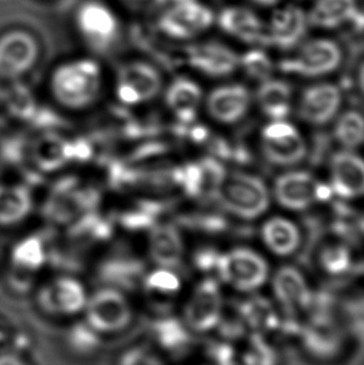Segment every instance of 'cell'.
I'll return each mask as SVG.
<instances>
[{"label": "cell", "mask_w": 364, "mask_h": 365, "mask_svg": "<svg viewBox=\"0 0 364 365\" xmlns=\"http://www.w3.org/2000/svg\"><path fill=\"white\" fill-rule=\"evenodd\" d=\"M104 71L92 57H77L58 64L48 79V90L56 104L68 111L93 106L103 91Z\"/></svg>", "instance_id": "1"}, {"label": "cell", "mask_w": 364, "mask_h": 365, "mask_svg": "<svg viewBox=\"0 0 364 365\" xmlns=\"http://www.w3.org/2000/svg\"><path fill=\"white\" fill-rule=\"evenodd\" d=\"M216 12L201 0H175L158 12L155 26L160 36L172 42L200 40L215 26Z\"/></svg>", "instance_id": "2"}, {"label": "cell", "mask_w": 364, "mask_h": 365, "mask_svg": "<svg viewBox=\"0 0 364 365\" xmlns=\"http://www.w3.org/2000/svg\"><path fill=\"white\" fill-rule=\"evenodd\" d=\"M75 29L94 53L113 49L121 36V21L113 6L103 0H85L75 12Z\"/></svg>", "instance_id": "3"}, {"label": "cell", "mask_w": 364, "mask_h": 365, "mask_svg": "<svg viewBox=\"0 0 364 365\" xmlns=\"http://www.w3.org/2000/svg\"><path fill=\"white\" fill-rule=\"evenodd\" d=\"M290 56L280 62L279 68L288 74L320 77L335 72L343 61L344 51L338 41L327 36L306 38Z\"/></svg>", "instance_id": "4"}, {"label": "cell", "mask_w": 364, "mask_h": 365, "mask_svg": "<svg viewBox=\"0 0 364 365\" xmlns=\"http://www.w3.org/2000/svg\"><path fill=\"white\" fill-rule=\"evenodd\" d=\"M215 199L227 210L245 219L260 216L269 203V191L262 180L244 173L226 175Z\"/></svg>", "instance_id": "5"}, {"label": "cell", "mask_w": 364, "mask_h": 365, "mask_svg": "<svg viewBox=\"0 0 364 365\" xmlns=\"http://www.w3.org/2000/svg\"><path fill=\"white\" fill-rule=\"evenodd\" d=\"M40 43L25 29L0 34V81H19L31 72L40 59Z\"/></svg>", "instance_id": "6"}, {"label": "cell", "mask_w": 364, "mask_h": 365, "mask_svg": "<svg viewBox=\"0 0 364 365\" xmlns=\"http://www.w3.org/2000/svg\"><path fill=\"white\" fill-rule=\"evenodd\" d=\"M85 321L100 334H113L132 322V308L124 294L115 287H104L89 295Z\"/></svg>", "instance_id": "7"}, {"label": "cell", "mask_w": 364, "mask_h": 365, "mask_svg": "<svg viewBox=\"0 0 364 365\" xmlns=\"http://www.w3.org/2000/svg\"><path fill=\"white\" fill-rule=\"evenodd\" d=\"M266 24V46L288 51L296 48L306 38L310 27L307 9L290 0L271 9Z\"/></svg>", "instance_id": "8"}, {"label": "cell", "mask_w": 364, "mask_h": 365, "mask_svg": "<svg viewBox=\"0 0 364 365\" xmlns=\"http://www.w3.org/2000/svg\"><path fill=\"white\" fill-rule=\"evenodd\" d=\"M307 16L310 29L324 34L348 28L363 34V14L358 0H311Z\"/></svg>", "instance_id": "9"}, {"label": "cell", "mask_w": 364, "mask_h": 365, "mask_svg": "<svg viewBox=\"0 0 364 365\" xmlns=\"http://www.w3.org/2000/svg\"><path fill=\"white\" fill-rule=\"evenodd\" d=\"M218 276L241 291H254L264 284L269 276L266 262L249 249H236L220 255Z\"/></svg>", "instance_id": "10"}, {"label": "cell", "mask_w": 364, "mask_h": 365, "mask_svg": "<svg viewBox=\"0 0 364 365\" xmlns=\"http://www.w3.org/2000/svg\"><path fill=\"white\" fill-rule=\"evenodd\" d=\"M162 77L155 66L142 60H132L120 66L115 78V94L125 105L151 100L160 92Z\"/></svg>", "instance_id": "11"}, {"label": "cell", "mask_w": 364, "mask_h": 365, "mask_svg": "<svg viewBox=\"0 0 364 365\" xmlns=\"http://www.w3.org/2000/svg\"><path fill=\"white\" fill-rule=\"evenodd\" d=\"M220 31L248 46H266V24L256 10L245 4H228L216 13Z\"/></svg>", "instance_id": "12"}, {"label": "cell", "mask_w": 364, "mask_h": 365, "mask_svg": "<svg viewBox=\"0 0 364 365\" xmlns=\"http://www.w3.org/2000/svg\"><path fill=\"white\" fill-rule=\"evenodd\" d=\"M183 55L188 66L207 76H228L239 68V55L219 41L197 40L187 43Z\"/></svg>", "instance_id": "13"}, {"label": "cell", "mask_w": 364, "mask_h": 365, "mask_svg": "<svg viewBox=\"0 0 364 365\" xmlns=\"http://www.w3.org/2000/svg\"><path fill=\"white\" fill-rule=\"evenodd\" d=\"M89 294L85 285L70 276L58 277L38 292V306L49 314L74 317L83 313Z\"/></svg>", "instance_id": "14"}, {"label": "cell", "mask_w": 364, "mask_h": 365, "mask_svg": "<svg viewBox=\"0 0 364 365\" xmlns=\"http://www.w3.org/2000/svg\"><path fill=\"white\" fill-rule=\"evenodd\" d=\"M222 311L219 287L213 279H207L197 287L186 304V324L194 331H209L219 323Z\"/></svg>", "instance_id": "15"}, {"label": "cell", "mask_w": 364, "mask_h": 365, "mask_svg": "<svg viewBox=\"0 0 364 365\" xmlns=\"http://www.w3.org/2000/svg\"><path fill=\"white\" fill-rule=\"evenodd\" d=\"M340 103V90L331 83H321L306 90L299 106V115L310 123L322 125L333 119Z\"/></svg>", "instance_id": "16"}, {"label": "cell", "mask_w": 364, "mask_h": 365, "mask_svg": "<svg viewBox=\"0 0 364 365\" xmlns=\"http://www.w3.org/2000/svg\"><path fill=\"white\" fill-rule=\"evenodd\" d=\"M274 292L278 302L292 314L308 310L313 297L303 274L288 266L276 274Z\"/></svg>", "instance_id": "17"}, {"label": "cell", "mask_w": 364, "mask_h": 365, "mask_svg": "<svg viewBox=\"0 0 364 365\" xmlns=\"http://www.w3.org/2000/svg\"><path fill=\"white\" fill-rule=\"evenodd\" d=\"M333 190L340 197L350 199L363 195L364 189L363 163L350 152H340L331 160Z\"/></svg>", "instance_id": "18"}, {"label": "cell", "mask_w": 364, "mask_h": 365, "mask_svg": "<svg viewBox=\"0 0 364 365\" xmlns=\"http://www.w3.org/2000/svg\"><path fill=\"white\" fill-rule=\"evenodd\" d=\"M316 182L309 173H286L276 182V197L284 207L305 210L316 200Z\"/></svg>", "instance_id": "19"}, {"label": "cell", "mask_w": 364, "mask_h": 365, "mask_svg": "<svg viewBox=\"0 0 364 365\" xmlns=\"http://www.w3.org/2000/svg\"><path fill=\"white\" fill-rule=\"evenodd\" d=\"M303 342L314 355L331 357L339 351L341 334L333 314L311 315L309 325L303 329Z\"/></svg>", "instance_id": "20"}, {"label": "cell", "mask_w": 364, "mask_h": 365, "mask_svg": "<svg viewBox=\"0 0 364 365\" xmlns=\"http://www.w3.org/2000/svg\"><path fill=\"white\" fill-rule=\"evenodd\" d=\"M249 104V91L243 86L231 85L212 92L207 108L218 121L232 123L245 115Z\"/></svg>", "instance_id": "21"}, {"label": "cell", "mask_w": 364, "mask_h": 365, "mask_svg": "<svg viewBox=\"0 0 364 365\" xmlns=\"http://www.w3.org/2000/svg\"><path fill=\"white\" fill-rule=\"evenodd\" d=\"M150 252L158 265L167 269H177L183 259V242L173 225H158L152 230Z\"/></svg>", "instance_id": "22"}, {"label": "cell", "mask_w": 364, "mask_h": 365, "mask_svg": "<svg viewBox=\"0 0 364 365\" xmlns=\"http://www.w3.org/2000/svg\"><path fill=\"white\" fill-rule=\"evenodd\" d=\"M31 208V195L26 187L0 184V225L12 227L23 222Z\"/></svg>", "instance_id": "23"}, {"label": "cell", "mask_w": 364, "mask_h": 365, "mask_svg": "<svg viewBox=\"0 0 364 365\" xmlns=\"http://www.w3.org/2000/svg\"><path fill=\"white\" fill-rule=\"evenodd\" d=\"M200 100V88L190 79H175L167 91L169 107L183 123L194 121Z\"/></svg>", "instance_id": "24"}, {"label": "cell", "mask_w": 364, "mask_h": 365, "mask_svg": "<svg viewBox=\"0 0 364 365\" xmlns=\"http://www.w3.org/2000/svg\"><path fill=\"white\" fill-rule=\"evenodd\" d=\"M306 145L298 132L279 138L263 139V152L269 162L279 166H291L306 156Z\"/></svg>", "instance_id": "25"}, {"label": "cell", "mask_w": 364, "mask_h": 365, "mask_svg": "<svg viewBox=\"0 0 364 365\" xmlns=\"http://www.w3.org/2000/svg\"><path fill=\"white\" fill-rule=\"evenodd\" d=\"M292 90L281 81H263L258 91V101L262 110L276 121L284 119L290 113Z\"/></svg>", "instance_id": "26"}, {"label": "cell", "mask_w": 364, "mask_h": 365, "mask_svg": "<svg viewBox=\"0 0 364 365\" xmlns=\"http://www.w3.org/2000/svg\"><path fill=\"white\" fill-rule=\"evenodd\" d=\"M263 238L267 246L280 255L294 252L301 242L298 229L291 221L284 218L267 221L263 227Z\"/></svg>", "instance_id": "27"}, {"label": "cell", "mask_w": 364, "mask_h": 365, "mask_svg": "<svg viewBox=\"0 0 364 365\" xmlns=\"http://www.w3.org/2000/svg\"><path fill=\"white\" fill-rule=\"evenodd\" d=\"M241 319L252 329L258 331H271L279 326V319L269 300L254 297L246 300L239 306Z\"/></svg>", "instance_id": "28"}, {"label": "cell", "mask_w": 364, "mask_h": 365, "mask_svg": "<svg viewBox=\"0 0 364 365\" xmlns=\"http://www.w3.org/2000/svg\"><path fill=\"white\" fill-rule=\"evenodd\" d=\"M153 331L160 346L167 351H182L190 343V334L177 319H160L154 324Z\"/></svg>", "instance_id": "29"}, {"label": "cell", "mask_w": 364, "mask_h": 365, "mask_svg": "<svg viewBox=\"0 0 364 365\" xmlns=\"http://www.w3.org/2000/svg\"><path fill=\"white\" fill-rule=\"evenodd\" d=\"M239 66L243 68L248 76L261 81H267L274 71L273 61L262 46L250 47L239 56Z\"/></svg>", "instance_id": "30"}, {"label": "cell", "mask_w": 364, "mask_h": 365, "mask_svg": "<svg viewBox=\"0 0 364 365\" xmlns=\"http://www.w3.org/2000/svg\"><path fill=\"white\" fill-rule=\"evenodd\" d=\"M336 138L346 148H356L363 140V119L357 111H348L340 118L335 130Z\"/></svg>", "instance_id": "31"}, {"label": "cell", "mask_w": 364, "mask_h": 365, "mask_svg": "<svg viewBox=\"0 0 364 365\" xmlns=\"http://www.w3.org/2000/svg\"><path fill=\"white\" fill-rule=\"evenodd\" d=\"M12 259L19 269L38 272L44 265L45 253L38 240H28L21 242L13 251Z\"/></svg>", "instance_id": "32"}, {"label": "cell", "mask_w": 364, "mask_h": 365, "mask_svg": "<svg viewBox=\"0 0 364 365\" xmlns=\"http://www.w3.org/2000/svg\"><path fill=\"white\" fill-rule=\"evenodd\" d=\"M102 334L94 330L87 322L72 326L68 332V343L72 349L81 355H89L98 349Z\"/></svg>", "instance_id": "33"}, {"label": "cell", "mask_w": 364, "mask_h": 365, "mask_svg": "<svg viewBox=\"0 0 364 365\" xmlns=\"http://www.w3.org/2000/svg\"><path fill=\"white\" fill-rule=\"evenodd\" d=\"M321 265L333 276L345 274L352 265L350 250L342 245L326 247L321 253Z\"/></svg>", "instance_id": "34"}, {"label": "cell", "mask_w": 364, "mask_h": 365, "mask_svg": "<svg viewBox=\"0 0 364 365\" xmlns=\"http://www.w3.org/2000/svg\"><path fill=\"white\" fill-rule=\"evenodd\" d=\"M244 365H274L275 353L259 334L250 338L249 347L241 358Z\"/></svg>", "instance_id": "35"}, {"label": "cell", "mask_w": 364, "mask_h": 365, "mask_svg": "<svg viewBox=\"0 0 364 365\" xmlns=\"http://www.w3.org/2000/svg\"><path fill=\"white\" fill-rule=\"evenodd\" d=\"M145 285L150 292L170 294L179 291L181 282L177 274L167 269L156 270L145 278Z\"/></svg>", "instance_id": "36"}, {"label": "cell", "mask_w": 364, "mask_h": 365, "mask_svg": "<svg viewBox=\"0 0 364 365\" xmlns=\"http://www.w3.org/2000/svg\"><path fill=\"white\" fill-rule=\"evenodd\" d=\"M118 365H162L157 357L143 349H132L121 356Z\"/></svg>", "instance_id": "37"}, {"label": "cell", "mask_w": 364, "mask_h": 365, "mask_svg": "<svg viewBox=\"0 0 364 365\" xmlns=\"http://www.w3.org/2000/svg\"><path fill=\"white\" fill-rule=\"evenodd\" d=\"M126 9L138 14H150L160 10L168 4V0H118Z\"/></svg>", "instance_id": "38"}, {"label": "cell", "mask_w": 364, "mask_h": 365, "mask_svg": "<svg viewBox=\"0 0 364 365\" xmlns=\"http://www.w3.org/2000/svg\"><path fill=\"white\" fill-rule=\"evenodd\" d=\"M219 253L211 248H203L197 251L194 255V264L197 267L203 272H211V270H217L218 263L220 259Z\"/></svg>", "instance_id": "39"}, {"label": "cell", "mask_w": 364, "mask_h": 365, "mask_svg": "<svg viewBox=\"0 0 364 365\" xmlns=\"http://www.w3.org/2000/svg\"><path fill=\"white\" fill-rule=\"evenodd\" d=\"M211 355L217 365H243L237 359L236 351L229 344L214 345Z\"/></svg>", "instance_id": "40"}, {"label": "cell", "mask_w": 364, "mask_h": 365, "mask_svg": "<svg viewBox=\"0 0 364 365\" xmlns=\"http://www.w3.org/2000/svg\"><path fill=\"white\" fill-rule=\"evenodd\" d=\"M333 191V188L328 186V185L316 182V200H318V201H327V200L331 199Z\"/></svg>", "instance_id": "41"}, {"label": "cell", "mask_w": 364, "mask_h": 365, "mask_svg": "<svg viewBox=\"0 0 364 365\" xmlns=\"http://www.w3.org/2000/svg\"><path fill=\"white\" fill-rule=\"evenodd\" d=\"M0 365H28L19 356L13 353L0 354Z\"/></svg>", "instance_id": "42"}, {"label": "cell", "mask_w": 364, "mask_h": 365, "mask_svg": "<svg viewBox=\"0 0 364 365\" xmlns=\"http://www.w3.org/2000/svg\"><path fill=\"white\" fill-rule=\"evenodd\" d=\"M189 134L192 140L196 141V143H202L209 136V130L202 128V126H196V128L189 130Z\"/></svg>", "instance_id": "43"}, {"label": "cell", "mask_w": 364, "mask_h": 365, "mask_svg": "<svg viewBox=\"0 0 364 365\" xmlns=\"http://www.w3.org/2000/svg\"><path fill=\"white\" fill-rule=\"evenodd\" d=\"M248 1L256 4V6H261V8L271 9L276 4H279L280 0H248Z\"/></svg>", "instance_id": "44"}, {"label": "cell", "mask_w": 364, "mask_h": 365, "mask_svg": "<svg viewBox=\"0 0 364 365\" xmlns=\"http://www.w3.org/2000/svg\"><path fill=\"white\" fill-rule=\"evenodd\" d=\"M4 340H6V334H4V329L0 327V346L4 344Z\"/></svg>", "instance_id": "45"}, {"label": "cell", "mask_w": 364, "mask_h": 365, "mask_svg": "<svg viewBox=\"0 0 364 365\" xmlns=\"http://www.w3.org/2000/svg\"><path fill=\"white\" fill-rule=\"evenodd\" d=\"M4 88L2 87L1 83H0V105L2 104V101H4Z\"/></svg>", "instance_id": "46"}, {"label": "cell", "mask_w": 364, "mask_h": 365, "mask_svg": "<svg viewBox=\"0 0 364 365\" xmlns=\"http://www.w3.org/2000/svg\"><path fill=\"white\" fill-rule=\"evenodd\" d=\"M292 1L299 2V4H301V2H303V1H311V0H292Z\"/></svg>", "instance_id": "47"}]
</instances>
